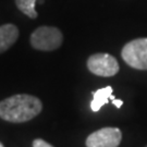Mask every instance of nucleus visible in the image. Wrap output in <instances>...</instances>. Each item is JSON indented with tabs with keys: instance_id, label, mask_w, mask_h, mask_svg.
<instances>
[{
	"instance_id": "6e6552de",
	"label": "nucleus",
	"mask_w": 147,
	"mask_h": 147,
	"mask_svg": "<svg viewBox=\"0 0 147 147\" xmlns=\"http://www.w3.org/2000/svg\"><path fill=\"white\" fill-rule=\"evenodd\" d=\"M37 0H16V5L19 10L31 19H36L37 12L35 10Z\"/></svg>"
},
{
	"instance_id": "39448f33",
	"label": "nucleus",
	"mask_w": 147,
	"mask_h": 147,
	"mask_svg": "<svg viewBox=\"0 0 147 147\" xmlns=\"http://www.w3.org/2000/svg\"><path fill=\"white\" fill-rule=\"evenodd\" d=\"M121 140L122 133L118 127H104L86 138V147H118Z\"/></svg>"
},
{
	"instance_id": "f8f14e48",
	"label": "nucleus",
	"mask_w": 147,
	"mask_h": 147,
	"mask_svg": "<svg viewBox=\"0 0 147 147\" xmlns=\"http://www.w3.org/2000/svg\"><path fill=\"white\" fill-rule=\"evenodd\" d=\"M146 147H147V146H146Z\"/></svg>"
},
{
	"instance_id": "20e7f679",
	"label": "nucleus",
	"mask_w": 147,
	"mask_h": 147,
	"mask_svg": "<svg viewBox=\"0 0 147 147\" xmlns=\"http://www.w3.org/2000/svg\"><path fill=\"white\" fill-rule=\"evenodd\" d=\"M87 68L95 75L109 78L119 72V63L108 53H95L87 60Z\"/></svg>"
},
{
	"instance_id": "9d476101",
	"label": "nucleus",
	"mask_w": 147,
	"mask_h": 147,
	"mask_svg": "<svg viewBox=\"0 0 147 147\" xmlns=\"http://www.w3.org/2000/svg\"><path fill=\"white\" fill-rule=\"evenodd\" d=\"M112 104L116 106L117 108H121V106L123 105V101L121 99H116V98H115V99L112 100Z\"/></svg>"
},
{
	"instance_id": "f257e3e1",
	"label": "nucleus",
	"mask_w": 147,
	"mask_h": 147,
	"mask_svg": "<svg viewBox=\"0 0 147 147\" xmlns=\"http://www.w3.org/2000/svg\"><path fill=\"white\" fill-rule=\"evenodd\" d=\"M42 109V104L35 96L18 94L0 101V118L12 123H22L34 119Z\"/></svg>"
},
{
	"instance_id": "f03ea898",
	"label": "nucleus",
	"mask_w": 147,
	"mask_h": 147,
	"mask_svg": "<svg viewBox=\"0 0 147 147\" xmlns=\"http://www.w3.org/2000/svg\"><path fill=\"white\" fill-rule=\"evenodd\" d=\"M63 36L61 31L53 26H40L32 33L31 45L42 51H51L61 46Z\"/></svg>"
},
{
	"instance_id": "7ed1b4c3",
	"label": "nucleus",
	"mask_w": 147,
	"mask_h": 147,
	"mask_svg": "<svg viewBox=\"0 0 147 147\" xmlns=\"http://www.w3.org/2000/svg\"><path fill=\"white\" fill-rule=\"evenodd\" d=\"M121 56L127 65L137 70H147V38H137L127 42Z\"/></svg>"
},
{
	"instance_id": "9b49d317",
	"label": "nucleus",
	"mask_w": 147,
	"mask_h": 147,
	"mask_svg": "<svg viewBox=\"0 0 147 147\" xmlns=\"http://www.w3.org/2000/svg\"><path fill=\"white\" fill-rule=\"evenodd\" d=\"M0 147H5V146H3V144H2V143H0Z\"/></svg>"
},
{
	"instance_id": "0eeeda50",
	"label": "nucleus",
	"mask_w": 147,
	"mask_h": 147,
	"mask_svg": "<svg viewBox=\"0 0 147 147\" xmlns=\"http://www.w3.org/2000/svg\"><path fill=\"white\" fill-rule=\"evenodd\" d=\"M113 89L111 86H106L104 88L97 89L93 93V100L90 102V109L94 112H98L104 105L108 104V100L112 96Z\"/></svg>"
},
{
	"instance_id": "1a4fd4ad",
	"label": "nucleus",
	"mask_w": 147,
	"mask_h": 147,
	"mask_svg": "<svg viewBox=\"0 0 147 147\" xmlns=\"http://www.w3.org/2000/svg\"><path fill=\"white\" fill-rule=\"evenodd\" d=\"M33 147H53L51 144L47 143L42 138H37L33 142Z\"/></svg>"
},
{
	"instance_id": "423d86ee",
	"label": "nucleus",
	"mask_w": 147,
	"mask_h": 147,
	"mask_svg": "<svg viewBox=\"0 0 147 147\" xmlns=\"http://www.w3.org/2000/svg\"><path fill=\"white\" fill-rule=\"evenodd\" d=\"M19 30L13 24H5L0 26V53H5L16 42Z\"/></svg>"
}]
</instances>
